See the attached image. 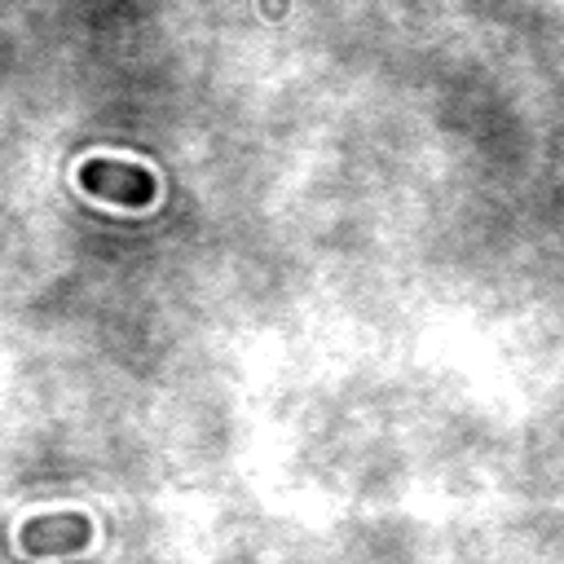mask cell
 I'll use <instances>...</instances> for the list:
<instances>
[{
    "label": "cell",
    "instance_id": "obj_1",
    "mask_svg": "<svg viewBox=\"0 0 564 564\" xmlns=\"http://www.w3.org/2000/svg\"><path fill=\"white\" fill-rule=\"evenodd\" d=\"M79 189L110 203V207H128V212H141L154 203L159 185H154V172L141 167V163H123V159H84L79 163Z\"/></svg>",
    "mask_w": 564,
    "mask_h": 564
},
{
    "label": "cell",
    "instance_id": "obj_2",
    "mask_svg": "<svg viewBox=\"0 0 564 564\" xmlns=\"http://www.w3.org/2000/svg\"><path fill=\"white\" fill-rule=\"evenodd\" d=\"M88 542H93V520L84 511L26 516L18 529V546L26 555H79Z\"/></svg>",
    "mask_w": 564,
    "mask_h": 564
}]
</instances>
